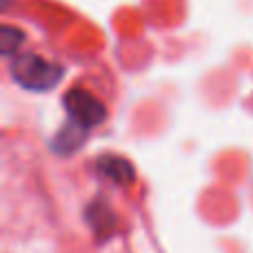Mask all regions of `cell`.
I'll return each instance as SVG.
<instances>
[{
  "mask_svg": "<svg viewBox=\"0 0 253 253\" xmlns=\"http://www.w3.org/2000/svg\"><path fill=\"white\" fill-rule=\"evenodd\" d=\"M9 74L11 78L20 84L22 89L29 91H49L53 89L65 76V69L56 62L44 60L38 53H18L16 58H11L9 65Z\"/></svg>",
  "mask_w": 253,
  "mask_h": 253,
  "instance_id": "obj_1",
  "label": "cell"
},
{
  "mask_svg": "<svg viewBox=\"0 0 253 253\" xmlns=\"http://www.w3.org/2000/svg\"><path fill=\"white\" fill-rule=\"evenodd\" d=\"M62 105L67 111V120L71 125H76L83 131H91L93 126L102 125V120L107 118V107L98 100L93 93L84 91L80 87H74L65 93Z\"/></svg>",
  "mask_w": 253,
  "mask_h": 253,
  "instance_id": "obj_2",
  "label": "cell"
},
{
  "mask_svg": "<svg viewBox=\"0 0 253 253\" xmlns=\"http://www.w3.org/2000/svg\"><path fill=\"white\" fill-rule=\"evenodd\" d=\"M25 42V34L16 27H9L4 25L2 31H0V49H2L4 56H11L16 58L20 53V44Z\"/></svg>",
  "mask_w": 253,
  "mask_h": 253,
  "instance_id": "obj_5",
  "label": "cell"
},
{
  "mask_svg": "<svg viewBox=\"0 0 253 253\" xmlns=\"http://www.w3.org/2000/svg\"><path fill=\"white\" fill-rule=\"evenodd\" d=\"M96 169L102 178L111 180L114 184L118 187H126V184L133 182L135 178V171H133V165H131L126 158H120V156H100L96 160Z\"/></svg>",
  "mask_w": 253,
  "mask_h": 253,
  "instance_id": "obj_3",
  "label": "cell"
},
{
  "mask_svg": "<svg viewBox=\"0 0 253 253\" xmlns=\"http://www.w3.org/2000/svg\"><path fill=\"white\" fill-rule=\"evenodd\" d=\"M84 218H87L89 227L93 229V233H96L98 238H111V233L116 231V224H118V218H116V213L111 211V207L107 205L105 200H93L91 205L87 207V211H84Z\"/></svg>",
  "mask_w": 253,
  "mask_h": 253,
  "instance_id": "obj_4",
  "label": "cell"
}]
</instances>
